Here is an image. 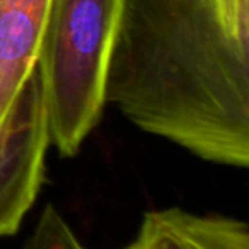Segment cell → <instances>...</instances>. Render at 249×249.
Listing matches in <instances>:
<instances>
[{"instance_id": "4", "label": "cell", "mask_w": 249, "mask_h": 249, "mask_svg": "<svg viewBox=\"0 0 249 249\" xmlns=\"http://www.w3.org/2000/svg\"><path fill=\"white\" fill-rule=\"evenodd\" d=\"M52 0H0V128L36 72Z\"/></svg>"}, {"instance_id": "3", "label": "cell", "mask_w": 249, "mask_h": 249, "mask_svg": "<svg viewBox=\"0 0 249 249\" xmlns=\"http://www.w3.org/2000/svg\"><path fill=\"white\" fill-rule=\"evenodd\" d=\"M48 145V120L36 70L0 128V237L16 234L36 201Z\"/></svg>"}, {"instance_id": "2", "label": "cell", "mask_w": 249, "mask_h": 249, "mask_svg": "<svg viewBox=\"0 0 249 249\" xmlns=\"http://www.w3.org/2000/svg\"><path fill=\"white\" fill-rule=\"evenodd\" d=\"M124 0H52L38 55L50 143L73 157L103 118Z\"/></svg>"}, {"instance_id": "6", "label": "cell", "mask_w": 249, "mask_h": 249, "mask_svg": "<svg viewBox=\"0 0 249 249\" xmlns=\"http://www.w3.org/2000/svg\"><path fill=\"white\" fill-rule=\"evenodd\" d=\"M24 249H86L65 218L52 205L43 210Z\"/></svg>"}, {"instance_id": "1", "label": "cell", "mask_w": 249, "mask_h": 249, "mask_svg": "<svg viewBox=\"0 0 249 249\" xmlns=\"http://www.w3.org/2000/svg\"><path fill=\"white\" fill-rule=\"evenodd\" d=\"M107 103L218 166H249V0H124Z\"/></svg>"}, {"instance_id": "5", "label": "cell", "mask_w": 249, "mask_h": 249, "mask_svg": "<svg viewBox=\"0 0 249 249\" xmlns=\"http://www.w3.org/2000/svg\"><path fill=\"white\" fill-rule=\"evenodd\" d=\"M124 249H249L246 222L181 208L147 212L139 234Z\"/></svg>"}]
</instances>
